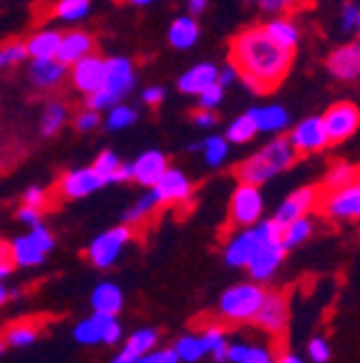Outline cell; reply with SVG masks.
I'll list each match as a JSON object with an SVG mask.
<instances>
[{
	"instance_id": "21",
	"label": "cell",
	"mask_w": 360,
	"mask_h": 363,
	"mask_svg": "<svg viewBox=\"0 0 360 363\" xmlns=\"http://www.w3.org/2000/svg\"><path fill=\"white\" fill-rule=\"evenodd\" d=\"M247 113L254 119V126H257L259 134H285L290 126H293V116L285 106L280 104H265V106H252L247 108Z\"/></svg>"
},
{
	"instance_id": "62",
	"label": "cell",
	"mask_w": 360,
	"mask_h": 363,
	"mask_svg": "<svg viewBox=\"0 0 360 363\" xmlns=\"http://www.w3.org/2000/svg\"><path fill=\"white\" fill-rule=\"evenodd\" d=\"M0 353H3V340H0Z\"/></svg>"
},
{
	"instance_id": "7",
	"label": "cell",
	"mask_w": 360,
	"mask_h": 363,
	"mask_svg": "<svg viewBox=\"0 0 360 363\" xmlns=\"http://www.w3.org/2000/svg\"><path fill=\"white\" fill-rule=\"evenodd\" d=\"M317 210L332 222H360V177L345 187L325 189Z\"/></svg>"
},
{
	"instance_id": "31",
	"label": "cell",
	"mask_w": 360,
	"mask_h": 363,
	"mask_svg": "<svg viewBox=\"0 0 360 363\" xmlns=\"http://www.w3.org/2000/svg\"><path fill=\"white\" fill-rule=\"evenodd\" d=\"M199 154H202L204 164L209 169H220L230 159V142L225 134H209L204 136V142H199Z\"/></svg>"
},
{
	"instance_id": "3",
	"label": "cell",
	"mask_w": 360,
	"mask_h": 363,
	"mask_svg": "<svg viewBox=\"0 0 360 363\" xmlns=\"http://www.w3.org/2000/svg\"><path fill=\"white\" fill-rule=\"evenodd\" d=\"M267 240H282V225L275 217H262L252 227H235L222 245V260L232 270H244L257 247Z\"/></svg>"
},
{
	"instance_id": "25",
	"label": "cell",
	"mask_w": 360,
	"mask_h": 363,
	"mask_svg": "<svg viewBox=\"0 0 360 363\" xmlns=\"http://www.w3.org/2000/svg\"><path fill=\"white\" fill-rule=\"evenodd\" d=\"M30 81L35 89L40 91H53L63 84V79L68 76V66L61 63L58 58H33L30 66Z\"/></svg>"
},
{
	"instance_id": "9",
	"label": "cell",
	"mask_w": 360,
	"mask_h": 363,
	"mask_svg": "<svg viewBox=\"0 0 360 363\" xmlns=\"http://www.w3.org/2000/svg\"><path fill=\"white\" fill-rule=\"evenodd\" d=\"M287 139L293 144L298 157H310V154H320L330 147L322 116H305L298 124L287 129Z\"/></svg>"
},
{
	"instance_id": "27",
	"label": "cell",
	"mask_w": 360,
	"mask_h": 363,
	"mask_svg": "<svg viewBox=\"0 0 360 363\" xmlns=\"http://www.w3.org/2000/svg\"><path fill=\"white\" fill-rule=\"evenodd\" d=\"M265 33L275 40L280 48L285 51H298L300 40H303V33H300V26L287 16H275L272 21L265 23Z\"/></svg>"
},
{
	"instance_id": "13",
	"label": "cell",
	"mask_w": 360,
	"mask_h": 363,
	"mask_svg": "<svg viewBox=\"0 0 360 363\" xmlns=\"http://www.w3.org/2000/svg\"><path fill=\"white\" fill-rule=\"evenodd\" d=\"M154 194H157L162 207H174V204H186L194 194V182L189 179L184 169L179 167H167L162 179L154 184Z\"/></svg>"
},
{
	"instance_id": "51",
	"label": "cell",
	"mask_w": 360,
	"mask_h": 363,
	"mask_svg": "<svg viewBox=\"0 0 360 363\" xmlns=\"http://www.w3.org/2000/svg\"><path fill=\"white\" fill-rule=\"evenodd\" d=\"M16 262H13V252H11V242H3L0 240V280H6L13 272Z\"/></svg>"
},
{
	"instance_id": "45",
	"label": "cell",
	"mask_w": 360,
	"mask_h": 363,
	"mask_svg": "<svg viewBox=\"0 0 360 363\" xmlns=\"http://www.w3.org/2000/svg\"><path fill=\"white\" fill-rule=\"evenodd\" d=\"M355 23H358V3L348 0V3H343V8H340V18H338L340 33L343 35L355 33Z\"/></svg>"
},
{
	"instance_id": "40",
	"label": "cell",
	"mask_w": 360,
	"mask_h": 363,
	"mask_svg": "<svg viewBox=\"0 0 360 363\" xmlns=\"http://www.w3.org/2000/svg\"><path fill=\"white\" fill-rule=\"evenodd\" d=\"M89 13H91V0H56V6H53V18L66 23L84 21Z\"/></svg>"
},
{
	"instance_id": "58",
	"label": "cell",
	"mask_w": 360,
	"mask_h": 363,
	"mask_svg": "<svg viewBox=\"0 0 360 363\" xmlns=\"http://www.w3.org/2000/svg\"><path fill=\"white\" fill-rule=\"evenodd\" d=\"M275 363H308L305 358H300L298 353H280Z\"/></svg>"
},
{
	"instance_id": "43",
	"label": "cell",
	"mask_w": 360,
	"mask_h": 363,
	"mask_svg": "<svg viewBox=\"0 0 360 363\" xmlns=\"http://www.w3.org/2000/svg\"><path fill=\"white\" fill-rule=\"evenodd\" d=\"M28 58V48L21 40H13L0 48V66H13V63H21Z\"/></svg>"
},
{
	"instance_id": "56",
	"label": "cell",
	"mask_w": 360,
	"mask_h": 363,
	"mask_svg": "<svg viewBox=\"0 0 360 363\" xmlns=\"http://www.w3.org/2000/svg\"><path fill=\"white\" fill-rule=\"evenodd\" d=\"M18 220L23 222V225H38V222H43V210H38V207H30V204H23L21 210H18Z\"/></svg>"
},
{
	"instance_id": "11",
	"label": "cell",
	"mask_w": 360,
	"mask_h": 363,
	"mask_svg": "<svg viewBox=\"0 0 360 363\" xmlns=\"http://www.w3.org/2000/svg\"><path fill=\"white\" fill-rule=\"evenodd\" d=\"M262 333L267 335H282L287 330V323H290V301L287 295L280 293V290H267L265 301L259 306L257 315L252 320Z\"/></svg>"
},
{
	"instance_id": "17",
	"label": "cell",
	"mask_w": 360,
	"mask_h": 363,
	"mask_svg": "<svg viewBox=\"0 0 360 363\" xmlns=\"http://www.w3.org/2000/svg\"><path fill=\"white\" fill-rule=\"evenodd\" d=\"M325 68L335 81H343V84L358 81L360 79V40H350V43L332 48L325 58Z\"/></svg>"
},
{
	"instance_id": "23",
	"label": "cell",
	"mask_w": 360,
	"mask_h": 363,
	"mask_svg": "<svg viewBox=\"0 0 360 363\" xmlns=\"http://www.w3.org/2000/svg\"><path fill=\"white\" fill-rule=\"evenodd\" d=\"M94 51H96L94 35L86 33V30H68V33H61V43H58L56 58L71 68L76 61H81V58L89 56V53H94Z\"/></svg>"
},
{
	"instance_id": "28",
	"label": "cell",
	"mask_w": 360,
	"mask_h": 363,
	"mask_svg": "<svg viewBox=\"0 0 360 363\" xmlns=\"http://www.w3.org/2000/svg\"><path fill=\"white\" fill-rule=\"evenodd\" d=\"M96 172L101 174L103 184H118V182H131V164H124L116 152H101L96 157L94 164Z\"/></svg>"
},
{
	"instance_id": "47",
	"label": "cell",
	"mask_w": 360,
	"mask_h": 363,
	"mask_svg": "<svg viewBox=\"0 0 360 363\" xmlns=\"http://www.w3.org/2000/svg\"><path fill=\"white\" fill-rule=\"evenodd\" d=\"M74 126L79 131H94L101 126V111H96V108H81L79 113H76V119H74Z\"/></svg>"
},
{
	"instance_id": "55",
	"label": "cell",
	"mask_w": 360,
	"mask_h": 363,
	"mask_svg": "<svg viewBox=\"0 0 360 363\" xmlns=\"http://www.w3.org/2000/svg\"><path fill=\"white\" fill-rule=\"evenodd\" d=\"M23 204H30V207L43 210L45 204H48V192L43 187H30L28 192L23 194Z\"/></svg>"
},
{
	"instance_id": "16",
	"label": "cell",
	"mask_w": 360,
	"mask_h": 363,
	"mask_svg": "<svg viewBox=\"0 0 360 363\" xmlns=\"http://www.w3.org/2000/svg\"><path fill=\"white\" fill-rule=\"evenodd\" d=\"M101 187H106V184H103L101 174L94 167H79V169H71L66 174H61V179L56 184V192L63 199H84L89 194L99 192Z\"/></svg>"
},
{
	"instance_id": "29",
	"label": "cell",
	"mask_w": 360,
	"mask_h": 363,
	"mask_svg": "<svg viewBox=\"0 0 360 363\" xmlns=\"http://www.w3.org/2000/svg\"><path fill=\"white\" fill-rule=\"evenodd\" d=\"M157 210H162V204H159L154 189H144V192L134 199V204L124 212V222L129 227H134V230L136 227H144L149 220H152Z\"/></svg>"
},
{
	"instance_id": "42",
	"label": "cell",
	"mask_w": 360,
	"mask_h": 363,
	"mask_svg": "<svg viewBox=\"0 0 360 363\" xmlns=\"http://www.w3.org/2000/svg\"><path fill=\"white\" fill-rule=\"evenodd\" d=\"M305 353H308L310 363H327L332 356L330 340H327L325 335H313V338L308 340V346H305Z\"/></svg>"
},
{
	"instance_id": "18",
	"label": "cell",
	"mask_w": 360,
	"mask_h": 363,
	"mask_svg": "<svg viewBox=\"0 0 360 363\" xmlns=\"http://www.w3.org/2000/svg\"><path fill=\"white\" fill-rule=\"evenodd\" d=\"M320 194H322V189L315 187V184L298 187L295 192H290L280 202V207H277V212H275V220L280 222V225H287V222L298 220V217L313 215V212L317 210V204H320Z\"/></svg>"
},
{
	"instance_id": "63",
	"label": "cell",
	"mask_w": 360,
	"mask_h": 363,
	"mask_svg": "<svg viewBox=\"0 0 360 363\" xmlns=\"http://www.w3.org/2000/svg\"><path fill=\"white\" fill-rule=\"evenodd\" d=\"M242 3H254V0H242Z\"/></svg>"
},
{
	"instance_id": "59",
	"label": "cell",
	"mask_w": 360,
	"mask_h": 363,
	"mask_svg": "<svg viewBox=\"0 0 360 363\" xmlns=\"http://www.w3.org/2000/svg\"><path fill=\"white\" fill-rule=\"evenodd\" d=\"M11 301V290L3 285V280H0V306H6V303Z\"/></svg>"
},
{
	"instance_id": "14",
	"label": "cell",
	"mask_w": 360,
	"mask_h": 363,
	"mask_svg": "<svg viewBox=\"0 0 360 363\" xmlns=\"http://www.w3.org/2000/svg\"><path fill=\"white\" fill-rule=\"evenodd\" d=\"M103 91L113 101H124L131 91L136 89V66L129 56H111L106 58V79H103Z\"/></svg>"
},
{
	"instance_id": "38",
	"label": "cell",
	"mask_w": 360,
	"mask_h": 363,
	"mask_svg": "<svg viewBox=\"0 0 360 363\" xmlns=\"http://www.w3.org/2000/svg\"><path fill=\"white\" fill-rule=\"evenodd\" d=\"M139 121V111L129 104L118 101L116 106H111L106 111V129L108 131H124L129 126H134Z\"/></svg>"
},
{
	"instance_id": "41",
	"label": "cell",
	"mask_w": 360,
	"mask_h": 363,
	"mask_svg": "<svg viewBox=\"0 0 360 363\" xmlns=\"http://www.w3.org/2000/svg\"><path fill=\"white\" fill-rule=\"evenodd\" d=\"M360 177V169L350 162H335L330 164V169L325 172V189H338L345 187L350 182H355Z\"/></svg>"
},
{
	"instance_id": "50",
	"label": "cell",
	"mask_w": 360,
	"mask_h": 363,
	"mask_svg": "<svg viewBox=\"0 0 360 363\" xmlns=\"http://www.w3.org/2000/svg\"><path fill=\"white\" fill-rule=\"evenodd\" d=\"M254 3H257L259 11L270 13V16H285L298 0H254Z\"/></svg>"
},
{
	"instance_id": "8",
	"label": "cell",
	"mask_w": 360,
	"mask_h": 363,
	"mask_svg": "<svg viewBox=\"0 0 360 363\" xmlns=\"http://www.w3.org/2000/svg\"><path fill=\"white\" fill-rule=\"evenodd\" d=\"M265 217V194L257 184L240 182L230 197V222L235 227H252Z\"/></svg>"
},
{
	"instance_id": "32",
	"label": "cell",
	"mask_w": 360,
	"mask_h": 363,
	"mask_svg": "<svg viewBox=\"0 0 360 363\" xmlns=\"http://www.w3.org/2000/svg\"><path fill=\"white\" fill-rule=\"evenodd\" d=\"M313 233H315V222H313L310 215L287 222V225H282V247L290 252V250L308 242V240L313 238Z\"/></svg>"
},
{
	"instance_id": "2",
	"label": "cell",
	"mask_w": 360,
	"mask_h": 363,
	"mask_svg": "<svg viewBox=\"0 0 360 363\" xmlns=\"http://www.w3.org/2000/svg\"><path fill=\"white\" fill-rule=\"evenodd\" d=\"M295 159H298V154H295L290 139L285 134H277L272 136L265 147H259L257 152L249 154L247 159H242L237 164V179L262 187V184L272 182L275 177L285 174L295 164Z\"/></svg>"
},
{
	"instance_id": "60",
	"label": "cell",
	"mask_w": 360,
	"mask_h": 363,
	"mask_svg": "<svg viewBox=\"0 0 360 363\" xmlns=\"http://www.w3.org/2000/svg\"><path fill=\"white\" fill-rule=\"evenodd\" d=\"M129 6H134V8H147V6H152L154 0H126Z\"/></svg>"
},
{
	"instance_id": "22",
	"label": "cell",
	"mask_w": 360,
	"mask_h": 363,
	"mask_svg": "<svg viewBox=\"0 0 360 363\" xmlns=\"http://www.w3.org/2000/svg\"><path fill=\"white\" fill-rule=\"evenodd\" d=\"M217 71L220 66L212 61H199L191 68H186L184 74L176 79V89L184 96H199L204 89H209L212 84H217Z\"/></svg>"
},
{
	"instance_id": "37",
	"label": "cell",
	"mask_w": 360,
	"mask_h": 363,
	"mask_svg": "<svg viewBox=\"0 0 360 363\" xmlns=\"http://www.w3.org/2000/svg\"><path fill=\"white\" fill-rule=\"evenodd\" d=\"M74 338L81 346H101V313H91L79 320L74 325Z\"/></svg>"
},
{
	"instance_id": "20",
	"label": "cell",
	"mask_w": 360,
	"mask_h": 363,
	"mask_svg": "<svg viewBox=\"0 0 360 363\" xmlns=\"http://www.w3.org/2000/svg\"><path fill=\"white\" fill-rule=\"evenodd\" d=\"M159 340H162V335H159L157 328H136L134 333H129V338L124 340V346L113 353L108 363H136L139 356L157 348Z\"/></svg>"
},
{
	"instance_id": "48",
	"label": "cell",
	"mask_w": 360,
	"mask_h": 363,
	"mask_svg": "<svg viewBox=\"0 0 360 363\" xmlns=\"http://www.w3.org/2000/svg\"><path fill=\"white\" fill-rule=\"evenodd\" d=\"M136 363H179V361H176L171 346L169 348L157 346V348H152V351L144 353V356H139V361H136Z\"/></svg>"
},
{
	"instance_id": "49",
	"label": "cell",
	"mask_w": 360,
	"mask_h": 363,
	"mask_svg": "<svg viewBox=\"0 0 360 363\" xmlns=\"http://www.w3.org/2000/svg\"><path fill=\"white\" fill-rule=\"evenodd\" d=\"M191 124L197 126V129H214V126L220 124V116H217V111H209V108H199L197 111H191Z\"/></svg>"
},
{
	"instance_id": "35",
	"label": "cell",
	"mask_w": 360,
	"mask_h": 363,
	"mask_svg": "<svg viewBox=\"0 0 360 363\" xmlns=\"http://www.w3.org/2000/svg\"><path fill=\"white\" fill-rule=\"evenodd\" d=\"M38 335H40L38 323H33V320H21V323H13L11 328H6L3 343H8V346H13V348H28L38 340Z\"/></svg>"
},
{
	"instance_id": "6",
	"label": "cell",
	"mask_w": 360,
	"mask_h": 363,
	"mask_svg": "<svg viewBox=\"0 0 360 363\" xmlns=\"http://www.w3.org/2000/svg\"><path fill=\"white\" fill-rule=\"evenodd\" d=\"M53 247H56L53 233L43 222H38L26 235H21V238H16L11 242L13 262H16V267H38L48 260Z\"/></svg>"
},
{
	"instance_id": "44",
	"label": "cell",
	"mask_w": 360,
	"mask_h": 363,
	"mask_svg": "<svg viewBox=\"0 0 360 363\" xmlns=\"http://www.w3.org/2000/svg\"><path fill=\"white\" fill-rule=\"evenodd\" d=\"M225 101V89L220 84H212L209 89H204L197 96V106L199 108H209V111H217Z\"/></svg>"
},
{
	"instance_id": "15",
	"label": "cell",
	"mask_w": 360,
	"mask_h": 363,
	"mask_svg": "<svg viewBox=\"0 0 360 363\" xmlns=\"http://www.w3.org/2000/svg\"><path fill=\"white\" fill-rule=\"evenodd\" d=\"M68 79H71V86L76 91H81L84 96L94 94L103 86V79H106V58H101L99 53H89L81 61H76L74 66L68 68Z\"/></svg>"
},
{
	"instance_id": "61",
	"label": "cell",
	"mask_w": 360,
	"mask_h": 363,
	"mask_svg": "<svg viewBox=\"0 0 360 363\" xmlns=\"http://www.w3.org/2000/svg\"><path fill=\"white\" fill-rule=\"evenodd\" d=\"M355 35H358V40H360V3H358V23H355Z\"/></svg>"
},
{
	"instance_id": "52",
	"label": "cell",
	"mask_w": 360,
	"mask_h": 363,
	"mask_svg": "<svg viewBox=\"0 0 360 363\" xmlns=\"http://www.w3.org/2000/svg\"><path fill=\"white\" fill-rule=\"evenodd\" d=\"M141 99H144L147 106H159V104H164V99H167V89L159 84H152L141 91Z\"/></svg>"
},
{
	"instance_id": "5",
	"label": "cell",
	"mask_w": 360,
	"mask_h": 363,
	"mask_svg": "<svg viewBox=\"0 0 360 363\" xmlns=\"http://www.w3.org/2000/svg\"><path fill=\"white\" fill-rule=\"evenodd\" d=\"M131 240H134V227H129L126 222H121L116 227H108V230H103L101 235H96L89 242L86 260L96 270H108V267H113L121 260V255H124V250L131 245Z\"/></svg>"
},
{
	"instance_id": "34",
	"label": "cell",
	"mask_w": 360,
	"mask_h": 363,
	"mask_svg": "<svg viewBox=\"0 0 360 363\" xmlns=\"http://www.w3.org/2000/svg\"><path fill=\"white\" fill-rule=\"evenodd\" d=\"M176 361L179 363H199L207 353H204V343L199 333H184L171 343Z\"/></svg>"
},
{
	"instance_id": "26",
	"label": "cell",
	"mask_w": 360,
	"mask_h": 363,
	"mask_svg": "<svg viewBox=\"0 0 360 363\" xmlns=\"http://www.w3.org/2000/svg\"><path fill=\"white\" fill-rule=\"evenodd\" d=\"M199 35H202L199 21L194 16H189V13L176 16L174 21L169 23V30H167V40H169V45L176 48V51H189V48H194Z\"/></svg>"
},
{
	"instance_id": "39",
	"label": "cell",
	"mask_w": 360,
	"mask_h": 363,
	"mask_svg": "<svg viewBox=\"0 0 360 363\" xmlns=\"http://www.w3.org/2000/svg\"><path fill=\"white\" fill-rule=\"evenodd\" d=\"M68 119V106L61 101H51L45 104L43 116H40V134L43 136H53Z\"/></svg>"
},
{
	"instance_id": "46",
	"label": "cell",
	"mask_w": 360,
	"mask_h": 363,
	"mask_svg": "<svg viewBox=\"0 0 360 363\" xmlns=\"http://www.w3.org/2000/svg\"><path fill=\"white\" fill-rule=\"evenodd\" d=\"M277 356L270 343H249V351L242 363H275Z\"/></svg>"
},
{
	"instance_id": "10",
	"label": "cell",
	"mask_w": 360,
	"mask_h": 363,
	"mask_svg": "<svg viewBox=\"0 0 360 363\" xmlns=\"http://www.w3.org/2000/svg\"><path fill=\"white\" fill-rule=\"evenodd\" d=\"M330 144H343L360 129V108L353 101H335L322 113Z\"/></svg>"
},
{
	"instance_id": "24",
	"label": "cell",
	"mask_w": 360,
	"mask_h": 363,
	"mask_svg": "<svg viewBox=\"0 0 360 363\" xmlns=\"http://www.w3.org/2000/svg\"><path fill=\"white\" fill-rule=\"evenodd\" d=\"M91 311L94 313H106V315H118L124 311V290L118 288V283L113 280H101L96 283L94 290H91Z\"/></svg>"
},
{
	"instance_id": "36",
	"label": "cell",
	"mask_w": 360,
	"mask_h": 363,
	"mask_svg": "<svg viewBox=\"0 0 360 363\" xmlns=\"http://www.w3.org/2000/svg\"><path fill=\"white\" fill-rule=\"evenodd\" d=\"M259 131H257V126H254V119L249 116L247 111L244 113H240V116H235V119L227 124V131H225V136H227V142L230 144H249V142H254V136H257Z\"/></svg>"
},
{
	"instance_id": "4",
	"label": "cell",
	"mask_w": 360,
	"mask_h": 363,
	"mask_svg": "<svg viewBox=\"0 0 360 363\" xmlns=\"http://www.w3.org/2000/svg\"><path fill=\"white\" fill-rule=\"evenodd\" d=\"M265 285L254 283V280H242V283H235L220 295L217 301V315L232 325H242L252 323L254 315H257L259 306L265 301Z\"/></svg>"
},
{
	"instance_id": "53",
	"label": "cell",
	"mask_w": 360,
	"mask_h": 363,
	"mask_svg": "<svg viewBox=\"0 0 360 363\" xmlns=\"http://www.w3.org/2000/svg\"><path fill=\"white\" fill-rule=\"evenodd\" d=\"M247 351H249L247 340H230V346H227V363H242Z\"/></svg>"
},
{
	"instance_id": "1",
	"label": "cell",
	"mask_w": 360,
	"mask_h": 363,
	"mask_svg": "<svg viewBox=\"0 0 360 363\" xmlns=\"http://www.w3.org/2000/svg\"><path fill=\"white\" fill-rule=\"evenodd\" d=\"M293 56V51L280 48L265 33V26H249L230 43V63H235L240 81L247 86L249 94L275 91L290 74Z\"/></svg>"
},
{
	"instance_id": "54",
	"label": "cell",
	"mask_w": 360,
	"mask_h": 363,
	"mask_svg": "<svg viewBox=\"0 0 360 363\" xmlns=\"http://www.w3.org/2000/svg\"><path fill=\"white\" fill-rule=\"evenodd\" d=\"M237 81H240V71L235 68V63H225V66H220V71H217V84H220L222 89L235 86Z\"/></svg>"
},
{
	"instance_id": "12",
	"label": "cell",
	"mask_w": 360,
	"mask_h": 363,
	"mask_svg": "<svg viewBox=\"0 0 360 363\" xmlns=\"http://www.w3.org/2000/svg\"><path fill=\"white\" fill-rule=\"evenodd\" d=\"M285 255L287 250L282 247V240H267V242H262L257 247V252L252 255V260L247 262V275L249 280H254V283H272L275 280V275L280 272L282 262H285Z\"/></svg>"
},
{
	"instance_id": "19",
	"label": "cell",
	"mask_w": 360,
	"mask_h": 363,
	"mask_svg": "<svg viewBox=\"0 0 360 363\" xmlns=\"http://www.w3.org/2000/svg\"><path fill=\"white\" fill-rule=\"evenodd\" d=\"M129 164H131V182H136L144 189H152L162 179L167 167H169V157L164 152H159V149H147V152H141Z\"/></svg>"
},
{
	"instance_id": "57",
	"label": "cell",
	"mask_w": 360,
	"mask_h": 363,
	"mask_svg": "<svg viewBox=\"0 0 360 363\" xmlns=\"http://www.w3.org/2000/svg\"><path fill=\"white\" fill-rule=\"evenodd\" d=\"M209 8V0H186V13L194 18H199Z\"/></svg>"
},
{
	"instance_id": "33",
	"label": "cell",
	"mask_w": 360,
	"mask_h": 363,
	"mask_svg": "<svg viewBox=\"0 0 360 363\" xmlns=\"http://www.w3.org/2000/svg\"><path fill=\"white\" fill-rule=\"evenodd\" d=\"M58 43H61V33L58 30H38L26 40L30 58H56Z\"/></svg>"
},
{
	"instance_id": "30",
	"label": "cell",
	"mask_w": 360,
	"mask_h": 363,
	"mask_svg": "<svg viewBox=\"0 0 360 363\" xmlns=\"http://www.w3.org/2000/svg\"><path fill=\"white\" fill-rule=\"evenodd\" d=\"M202 343L204 353L212 358L214 363H227V346H230V335L220 323H207L202 328Z\"/></svg>"
}]
</instances>
